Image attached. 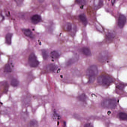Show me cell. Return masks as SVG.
<instances>
[{
    "label": "cell",
    "instance_id": "obj_13",
    "mask_svg": "<svg viewBox=\"0 0 127 127\" xmlns=\"http://www.w3.org/2000/svg\"><path fill=\"white\" fill-rule=\"evenodd\" d=\"M38 123L35 120H31L28 124V127H38Z\"/></svg>",
    "mask_w": 127,
    "mask_h": 127
},
{
    "label": "cell",
    "instance_id": "obj_4",
    "mask_svg": "<svg viewBox=\"0 0 127 127\" xmlns=\"http://www.w3.org/2000/svg\"><path fill=\"white\" fill-rule=\"evenodd\" d=\"M28 63L30 66L31 67L33 68L36 67L39 64V62L37 60V58L34 53H31L29 56Z\"/></svg>",
    "mask_w": 127,
    "mask_h": 127
},
{
    "label": "cell",
    "instance_id": "obj_1",
    "mask_svg": "<svg viewBox=\"0 0 127 127\" xmlns=\"http://www.w3.org/2000/svg\"><path fill=\"white\" fill-rule=\"evenodd\" d=\"M98 73V70L96 65H91L87 68L86 71V74L89 78L90 83H93Z\"/></svg>",
    "mask_w": 127,
    "mask_h": 127
},
{
    "label": "cell",
    "instance_id": "obj_3",
    "mask_svg": "<svg viewBox=\"0 0 127 127\" xmlns=\"http://www.w3.org/2000/svg\"><path fill=\"white\" fill-rule=\"evenodd\" d=\"M117 105L116 101L113 99H105L101 103L102 107L108 109H114L116 107Z\"/></svg>",
    "mask_w": 127,
    "mask_h": 127
},
{
    "label": "cell",
    "instance_id": "obj_19",
    "mask_svg": "<svg viewBox=\"0 0 127 127\" xmlns=\"http://www.w3.org/2000/svg\"><path fill=\"white\" fill-rule=\"evenodd\" d=\"M4 70L5 72H6V73H10L12 71L11 68L10 67V65H9V64H8L5 65Z\"/></svg>",
    "mask_w": 127,
    "mask_h": 127
},
{
    "label": "cell",
    "instance_id": "obj_15",
    "mask_svg": "<svg viewBox=\"0 0 127 127\" xmlns=\"http://www.w3.org/2000/svg\"><path fill=\"white\" fill-rule=\"evenodd\" d=\"M119 118L120 120L124 121H127V114L123 112H120L118 114Z\"/></svg>",
    "mask_w": 127,
    "mask_h": 127
},
{
    "label": "cell",
    "instance_id": "obj_24",
    "mask_svg": "<svg viewBox=\"0 0 127 127\" xmlns=\"http://www.w3.org/2000/svg\"><path fill=\"white\" fill-rule=\"evenodd\" d=\"M42 55L44 60H47L48 58V55L46 50H43L42 51Z\"/></svg>",
    "mask_w": 127,
    "mask_h": 127
},
{
    "label": "cell",
    "instance_id": "obj_2",
    "mask_svg": "<svg viewBox=\"0 0 127 127\" xmlns=\"http://www.w3.org/2000/svg\"><path fill=\"white\" fill-rule=\"evenodd\" d=\"M114 82L113 78L107 74H103L98 77L97 82L98 84L104 86H108Z\"/></svg>",
    "mask_w": 127,
    "mask_h": 127
},
{
    "label": "cell",
    "instance_id": "obj_28",
    "mask_svg": "<svg viewBox=\"0 0 127 127\" xmlns=\"http://www.w3.org/2000/svg\"><path fill=\"white\" fill-rule=\"evenodd\" d=\"M39 2H43L44 1V0H38Z\"/></svg>",
    "mask_w": 127,
    "mask_h": 127
},
{
    "label": "cell",
    "instance_id": "obj_25",
    "mask_svg": "<svg viewBox=\"0 0 127 127\" xmlns=\"http://www.w3.org/2000/svg\"><path fill=\"white\" fill-rule=\"evenodd\" d=\"M125 86L123 84H119L117 86V88L120 90H123L124 89Z\"/></svg>",
    "mask_w": 127,
    "mask_h": 127
},
{
    "label": "cell",
    "instance_id": "obj_17",
    "mask_svg": "<svg viewBox=\"0 0 127 127\" xmlns=\"http://www.w3.org/2000/svg\"><path fill=\"white\" fill-rule=\"evenodd\" d=\"M78 99L79 100L82 102H85L86 101L87 97L86 95L85 94H82L80 95L78 97Z\"/></svg>",
    "mask_w": 127,
    "mask_h": 127
},
{
    "label": "cell",
    "instance_id": "obj_14",
    "mask_svg": "<svg viewBox=\"0 0 127 127\" xmlns=\"http://www.w3.org/2000/svg\"><path fill=\"white\" fill-rule=\"evenodd\" d=\"M50 56L52 59L56 60L57 59L60 57V54L57 52L56 51H53L50 53Z\"/></svg>",
    "mask_w": 127,
    "mask_h": 127
},
{
    "label": "cell",
    "instance_id": "obj_21",
    "mask_svg": "<svg viewBox=\"0 0 127 127\" xmlns=\"http://www.w3.org/2000/svg\"><path fill=\"white\" fill-rule=\"evenodd\" d=\"M98 3L95 4V8L97 9L101 8L103 5V1L102 0H98Z\"/></svg>",
    "mask_w": 127,
    "mask_h": 127
},
{
    "label": "cell",
    "instance_id": "obj_22",
    "mask_svg": "<svg viewBox=\"0 0 127 127\" xmlns=\"http://www.w3.org/2000/svg\"><path fill=\"white\" fill-rule=\"evenodd\" d=\"M115 36V34L113 32H109L107 35V38L108 39L111 40Z\"/></svg>",
    "mask_w": 127,
    "mask_h": 127
},
{
    "label": "cell",
    "instance_id": "obj_18",
    "mask_svg": "<svg viewBox=\"0 0 127 127\" xmlns=\"http://www.w3.org/2000/svg\"><path fill=\"white\" fill-rule=\"evenodd\" d=\"M18 84H19V81L17 79L15 78L12 79L11 82V85L12 86L16 87L18 86Z\"/></svg>",
    "mask_w": 127,
    "mask_h": 127
},
{
    "label": "cell",
    "instance_id": "obj_23",
    "mask_svg": "<svg viewBox=\"0 0 127 127\" xmlns=\"http://www.w3.org/2000/svg\"><path fill=\"white\" fill-rule=\"evenodd\" d=\"M65 29L67 31H70L72 29V25L71 23H67L65 26Z\"/></svg>",
    "mask_w": 127,
    "mask_h": 127
},
{
    "label": "cell",
    "instance_id": "obj_20",
    "mask_svg": "<svg viewBox=\"0 0 127 127\" xmlns=\"http://www.w3.org/2000/svg\"><path fill=\"white\" fill-rule=\"evenodd\" d=\"M76 2L79 5L84 6L86 5V0H76Z\"/></svg>",
    "mask_w": 127,
    "mask_h": 127
},
{
    "label": "cell",
    "instance_id": "obj_16",
    "mask_svg": "<svg viewBox=\"0 0 127 127\" xmlns=\"http://www.w3.org/2000/svg\"><path fill=\"white\" fill-rule=\"evenodd\" d=\"M77 58H78V57H76L74 58H71V59H70L68 61V62L67 63V65H71L72 64L74 63H75L76 62V61L78 59H77Z\"/></svg>",
    "mask_w": 127,
    "mask_h": 127
},
{
    "label": "cell",
    "instance_id": "obj_12",
    "mask_svg": "<svg viewBox=\"0 0 127 127\" xmlns=\"http://www.w3.org/2000/svg\"><path fill=\"white\" fill-rule=\"evenodd\" d=\"M57 66L53 64H50L47 66L48 70L51 72H54L57 70Z\"/></svg>",
    "mask_w": 127,
    "mask_h": 127
},
{
    "label": "cell",
    "instance_id": "obj_6",
    "mask_svg": "<svg viewBox=\"0 0 127 127\" xmlns=\"http://www.w3.org/2000/svg\"><path fill=\"white\" fill-rule=\"evenodd\" d=\"M109 58L108 54L106 52H101L98 56V60L101 63L106 62Z\"/></svg>",
    "mask_w": 127,
    "mask_h": 127
},
{
    "label": "cell",
    "instance_id": "obj_7",
    "mask_svg": "<svg viewBox=\"0 0 127 127\" xmlns=\"http://www.w3.org/2000/svg\"><path fill=\"white\" fill-rule=\"evenodd\" d=\"M31 20L33 24H37L41 22L42 20V18L41 16L38 15L36 14L31 17Z\"/></svg>",
    "mask_w": 127,
    "mask_h": 127
},
{
    "label": "cell",
    "instance_id": "obj_10",
    "mask_svg": "<svg viewBox=\"0 0 127 127\" xmlns=\"http://www.w3.org/2000/svg\"><path fill=\"white\" fill-rule=\"evenodd\" d=\"M25 36L30 38H33V33L30 30L28 29H23L22 30Z\"/></svg>",
    "mask_w": 127,
    "mask_h": 127
},
{
    "label": "cell",
    "instance_id": "obj_8",
    "mask_svg": "<svg viewBox=\"0 0 127 127\" xmlns=\"http://www.w3.org/2000/svg\"><path fill=\"white\" fill-rule=\"evenodd\" d=\"M79 18L81 21L82 24L85 26H86L87 24V19L86 16H85L84 15L81 14L79 16Z\"/></svg>",
    "mask_w": 127,
    "mask_h": 127
},
{
    "label": "cell",
    "instance_id": "obj_11",
    "mask_svg": "<svg viewBox=\"0 0 127 127\" xmlns=\"http://www.w3.org/2000/svg\"><path fill=\"white\" fill-rule=\"evenodd\" d=\"M12 34L8 33L6 36V43L8 45H11L12 42Z\"/></svg>",
    "mask_w": 127,
    "mask_h": 127
},
{
    "label": "cell",
    "instance_id": "obj_5",
    "mask_svg": "<svg viewBox=\"0 0 127 127\" xmlns=\"http://www.w3.org/2000/svg\"><path fill=\"white\" fill-rule=\"evenodd\" d=\"M126 22V18L125 16L121 14H120L118 20V25L119 27L120 28H123Z\"/></svg>",
    "mask_w": 127,
    "mask_h": 127
},
{
    "label": "cell",
    "instance_id": "obj_9",
    "mask_svg": "<svg viewBox=\"0 0 127 127\" xmlns=\"http://www.w3.org/2000/svg\"><path fill=\"white\" fill-rule=\"evenodd\" d=\"M81 51L84 55L89 57L91 55V52L90 49L87 47H84L81 49Z\"/></svg>",
    "mask_w": 127,
    "mask_h": 127
},
{
    "label": "cell",
    "instance_id": "obj_26",
    "mask_svg": "<svg viewBox=\"0 0 127 127\" xmlns=\"http://www.w3.org/2000/svg\"><path fill=\"white\" fill-rule=\"evenodd\" d=\"M84 127H93L92 125H91L90 123H87L85 125Z\"/></svg>",
    "mask_w": 127,
    "mask_h": 127
},
{
    "label": "cell",
    "instance_id": "obj_27",
    "mask_svg": "<svg viewBox=\"0 0 127 127\" xmlns=\"http://www.w3.org/2000/svg\"><path fill=\"white\" fill-rule=\"evenodd\" d=\"M116 0H111V4L113 5H114V3H115V2H116Z\"/></svg>",
    "mask_w": 127,
    "mask_h": 127
}]
</instances>
